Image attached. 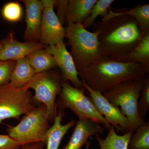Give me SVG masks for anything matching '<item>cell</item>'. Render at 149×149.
<instances>
[{"mask_svg": "<svg viewBox=\"0 0 149 149\" xmlns=\"http://www.w3.org/2000/svg\"><path fill=\"white\" fill-rule=\"evenodd\" d=\"M149 72V70L142 65L104 56L78 71L82 82L102 94L120 83L143 80Z\"/></svg>", "mask_w": 149, "mask_h": 149, "instance_id": "cell-1", "label": "cell"}, {"mask_svg": "<svg viewBox=\"0 0 149 149\" xmlns=\"http://www.w3.org/2000/svg\"><path fill=\"white\" fill-rule=\"evenodd\" d=\"M93 27V32H99L100 50L104 56L123 57L136 47L145 34L139 29L136 19L128 15L97 22Z\"/></svg>", "mask_w": 149, "mask_h": 149, "instance_id": "cell-2", "label": "cell"}, {"mask_svg": "<svg viewBox=\"0 0 149 149\" xmlns=\"http://www.w3.org/2000/svg\"><path fill=\"white\" fill-rule=\"evenodd\" d=\"M99 32H91L80 23L68 24L65 37L68 40L77 71L91 65L102 56L98 40Z\"/></svg>", "mask_w": 149, "mask_h": 149, "instance_id": "cell-3", "label": "cell"}, {"mask_svg": "<svg viewBox=\"0 0 149 149\" xmlns=\"http://www.w3.org/2000/svg\"><path fill=\"white\" fill-rule=\"evenodd\" d=\"M144 79L120 83L103 94L113 105L120 107V111L128 121L125 132L134 133L145 122L139 116L138 105Z\"/></svg>", "mask_w": 149, "mask_h": 149, "instance_id": "cell-4", "label": "cell"}, {"mask_svg": "<svg viewBox=\"0 0 149 149\" xmlns=\"http://www.w3.org/2000/svg\"><path fill=\"white\" fill-rule=\"evenodd\" d=\"M61 86L58 103L60 109H69L79 120H91L99 123L105 129L109 130L111 125L100 113L90 97L85 95V88L74 87L69 81L62 78Z\"/></svg>", "mask_w": 149, "mask_h": 149, "instance_id": "cell-5", "label": "cell"}, {"mask_svg": "<svg viewBox=\"0 0 149 149\" xmlns=\"http://www.w3.org/2000/svg\"><path fill=\"white\" fill-rule=\"evenodd\" d=\"M49 121L45 106L41 105L24 115L15 126H9L7 132L21 147L37 142L44 143Z\"/></svg>", "mask_w": 149, "mask_h": 149, "instance_id": "cell-6", "label": "cell"}, {"mask_svg": "<svg viewBox=\"0 0 149 149\" xmlns=\"http://www.w3.org/2000/svg\"><path fill=\"white\" fill-rule=\"evenodd\" d=\"M32 97L27 86L17 88L9 83L0 85V123L9 118L19 119L29 113L35 108Z\"/></svg>", "mask_w": 149, "mask_h": 149, "instance_id": "cell-7", "label": "cell"}, {"mask_svg": "<svg viewBox=\"0 0 149 149\" xmlns=\"http://www.w3.org/2000/svg\"><path fill=\"white\" fill-rule=\"evenodd\" d=\"M62 76L57 72L37 73L27 85L35 91L32 101L45 106L50 121H54L57 113L56 99L61 91Z\"/></svg>", "mask_w": 149, "mask_h": 149, "instance_id": "cell-8", "label": "cell"}, {"mask_svg": "<svg viewBox=\"0 0 149 149\" xmlns=\"http://www.w3.org/2000/svg\"><path fill=\"white\" fill-rule=\"evenodd\" d=\"M44 6L40 43L45 46H52L64 41L65 28L59 21L54 10L56 0H41Z\"/></svg>", "mask_w": 149, "mask_h": 149, "instance_id": "cell-9", "label": "cell"}, {"mask_svg": "<svg viewBox=\"0 0 149 149\" xmlns=\"http://www.w3.org/2000/svg\"><path fill=\"white\" fill-rule=\"evenodd\" d=\"M82 82L83 88L89 93V97L100 113L117 131H124L125 133L128 128V121L120 109L113 105L102 93L93 90L86 83Z\"/></svg>", "mask_w": 149, "mask_h": 149, "instance_id": "cell-10", "label": "cell"}, {"mask_svg": "<svg viewBox=\"0 0 149 149\" xmlns=\"http://www.w3.org/2000/svg\"><path fill=\"white\" fill-rule=\"evenodd\" d=\"M45 49L53 57L56 66L61 70L62 79L70 81L74 87L84 88L73 58L67 49L64 41L54 45L47 46Z\"/></svg>", "mask_w": 149, "mask_h": 149, "instance_id": "cell-11", "label": "cell"}, {"mask_svg": "<svg viewBox=\"0 0 149 149\" xmlns=\"http://www.w3.org/2000/svg\"><path fill=\"white\" fill-rule=\"evenodd\" d=\"M25 6L26 27L24 40L25 42H38L40 41L44 6L42 1H22Z\"/></svg>", "mask_w": 149, "mask_h": 149, "instance_id": "cell-12", "label": "cell"}, {"mask_svg": "<svg viewBox=\"0 0 149 149\" xmlns=\"http://www.w3.org/2000/svg\"><path fill=\"white\" fill-rule=\"evenodd\" d=\"M1 42L3 48L0 52V60L4 61H17L26 57L34 51L47 47L41 43L19 42L13 38L12 34Z\"/></svg>", "mask_w": 149, "mask_h": 149, "instance_id": "cell-13", "label": "cell"}, {"mask_svg": "<svg viewBox=\"0 0 149 149\" xmlns=\"http://www.w3.org/2000/svg\"><path fill=\"white\" fill-rule=\"evenodd\" d=\"M104 128L97 123L88 120L77 121L69 141L63 149H81L92 136L102 134Z\"/></svg>", "mask_w": 149, "mask_h": 149, "instance_id": "cell-14", "label": "cell"}, {"mask_svg": "<svg viewBox=\"0 0 149 149\" xmlns=\"http://www.w3.org/2000/svg\"><path fill=\"white\" fill-rule=\"evenodd\" d=\"M63 110H60L54 120V124L48 129L46 134L44 144L46 149H58L62 140L68 130L76 123L75 120H70L66 124H62Z\"/></svg>", "mask_w": 149, "mask_h": 149, "instance_id": "cell-15", "label": "cell"}, {"mask_svg": "<svg viewBox=\"0 0 149 149\" xmlns=\"http://www.w3.org/2000/svg\"><path fill=\"white\" fill-rule=\"evenodd\" d=\"M97 0H69L65 22L68 24L80 23L90 15Z\"/></svg>", "mask_w": 149, "mask_h": 149, "instance_id": "cell-16", "label": "cell"}, {"mask_svg": "<svg viewBox=\"0 0 149 149\" xmlns=\"http://www.w3.org/2000/svg\"><path fill=\"white\" fill-rule=\"evenodd\" d=\"M36 74L27 57L24 58L17 61L9 83L15 88H24L31 82Z\"/></svg>", "mask_w": 149, "mask_h": 149, "instance_id": "cell-17", "label": "cell"}, {"mask_svg": "<svg viewBox=\"0 0 149 149\" xmlns=\"http://www.w3.org/2000/svg\"><path fill=\"white\" fill-rule=\"evenodd\" d=\"M128 15L133 17L137 21L139 29L144 33L149 31V4H140L126 11L115 12L110 8L105 18L101 21L105 22L116 17Z\"/></svg>", "mask_w": 149, "mask_h": 149, "instance_id": "cell-18", "label": "cell"}, {"mask_svg": "<svg viewBox=\"0 0 149 149\" xmlns=\"http://www.w3.org/2000/svg\"><path fill=\"white\" fill-rule=\"evenodd\" d=\"M133 132L128 131L123 135H118L113 125L109 130V133L104 139L100 134L95 135V139L98 143V149H128V145L130 137Z\"/></svg>", "mask_w": 149, "mask_h": 149, "instance_id": "cell-19", "label": "cell"}, {"mask_svg": "<svg viewBox=\"0 0 149 149\" xmlns=\"http://www.w3.org/2000/svg\"><path fill=\"white\" fill-rule=\"evenodd\" d=\"M119 59L142 65L149 70V31L130 52Z\"/></svg>", "mask_w": 149, "mask_h": 149, "instance_id": "cell-20", "label": "cell"}, {"mask_svg": "<svg viewBox=\"0 0 149 149\" xmlns=\"http://www.w3.org/2000/svg\"><path fill=\"white\" fill-rule=\"evenodd\" d=\"M26 57L36 73L46 72L56 66L53 57L47 52L45 48L34 51Z\"/></svg>", "mask_w": 149, "mask_h": 149, "instance_id": "cell-21", "label": "cell"}, {"mask_svg": "<svg viewBox=\"0 0 149 149\" xmlns=\"http://www.w3.org/2000/svg\"><path fill=\"white\" fill-rule=\"evenodd\" d=\"M114 2V0H97L91 10L90 15L82 23L83 27L87 29L94 26L98 17L102 16V19L105 18Z\"/></svg>", "mask_w": 149, "mask_h": 149, "instance_id": "cell-22", "label": "cell"}, {"mask_svg": "<svg viewBox=\"0 0 149 149\" xmlns=\"http://www.w3.org/2000/svg\"><path fill=\"white\" fill-rule=\"evenodd\" d=\"M130 137L129 149H149V123L145 122Z\"/></svg>", "mask_w": 149, "mask_h": 149, "instance_id": "cell-23", "label": "cell"}, {"mask_svg": "<svg viewBox=\"0 0 149 149\" xmlns=\"http://www.w3.org/2000/svg\"><path fill=\"white\" fill-rule=\"evenodd\" d=\"M3 18L10 22H17L22 18L23 11L20 4L17 2H10L3 6L1 11Z\"/></svg>", "mask_w": 149, "mask_h": 149, "instance_id": "cell-24", "label": "cell"}, {"mask_svg": "<svg viewBox=\"0 0 149 149\" xmlns=\"http://www.w3.org/2000/svg\"><path fill=\"white\" fill-rule=\"evenodd\" d=\"M138 110L139 116L143 121L149 111V74L144 79L143 85L140 93L138 101Z\"/></svg>", "mask_w": 149, "mask_h": 149, "instance_id": "cell-25", "label": "cell"}, {"mask_svg": "<svg viewBox=\"0 0 149 149\" xmlns=\"http://www.w3.org/2000/svg\"><path fill=\"white\" fill-rule=\"evenodd\" d=\"M16 61H4L0 60V85L9 82L11 73L14 68Z\"/></svg>", "mask_w": 149, "mask_h": 149, "instance_id": "cell-26", "label": "cell"}, {"mask_svg": "<svg viewBox=\"0 0 149 149\" xmlns=\"http://www.w3.org/2000/svg\"><path fill=\"white\" fill-rule=\"evenodd\" d=\"M68 4L69 0H56L55 1V6L57 12L56 15L62 25L65 22Z\"/></svg>", "mask_w": 149, "mask_h": 149, "instance_id": "cell-27", "label": "cell"}, {"mask_svg": "<svg viewBox=\"0 0 149 149\" xmlns=\"http://www.w3.org/2000/svg\"><path fill=\"white\" fill-rule=\"evenodd\" d=\"M21 146L8 135L0 134V149H19Z\"/></svg>", "mask_w": 149, "mask_h": 149, "instance_id": "cell-28", "label": "cell"}, {"mask_svg": "<svg viewBox=\"0 0 149 149\" xmlns=\"http://www.w3.org/2000/svg\"><path fill=\"white\" fill-rule=\"evenodd\" d=\"M44 144L42 142L32 143L22 146V149H44Z\"/></svg>", "mask_w": 149, "mask_h": 149, "instance_id": "cell-29", "label": "cell"}, {"mask_svg": "<svg viewBox=\"0 0 149 149\" xmlns=\"http://www.w3.org/2000/svg\"><path fill=\"white\" fill-rule=\"evenodd\" d=\"M3 48V45L2 44L1 42L0 41V52H1Z\"/></svg>", "mask_w": 149, "mask_h": 149, "instance_id": "cell-30", "label": "cell"}]
</instances>
